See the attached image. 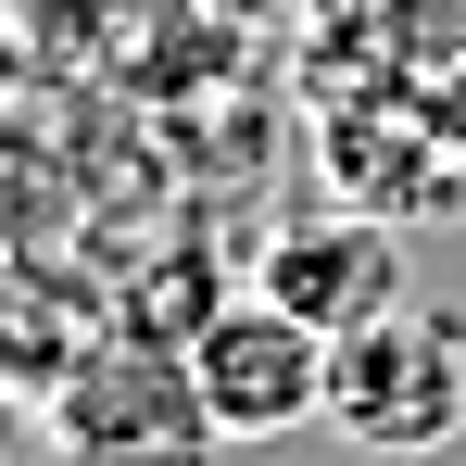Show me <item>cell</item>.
Here are the masks:
<instances>
[{
	"label": "cell",
	"instance_id": "cell-5",
	"mask_svg": "<svg viewBox=\"0 0 466 466\" xmlns=\"http://www.w3.org/2000/svg\"><path fill=\"white\" fill-rule=\"evenodd\" d=\"M328 177H340V189H366L390 228H416V215H441V202H454V164L429 152V127H340V139H328Z\"/></svg>",
	"mask_w": 466,
	"mask_h": 466
},
{
	"label": "cell",
	"instance_id": "cell-3",
	"mask_svg": "<svg viewBox=\"0 0 466 466\" xmlns=\"http://www.w3.org/2000/svg\"><path fill=\"white\" fill-rule=\"evenodd\" d=\"M189 379H202V416H215V441H278V429H303L328 416V328H303L290 303H215L189 328Z\"/></svg>",
	"mask_w": 466,
	"mask_h": 466
},
{
	"label": "cell",
	"instance_id": "cell-4",
	"mask_svg": "<svg viewBox=\"0 0 466 466\" xmlns=\"http://www.w3.org/2000/svg\"><path fill=\"white\" fill-rule=\"evenodd\" d=\"M265 303H290L303 328H379L390 303H416L403 290V228L390 215H328V228H290L265 239Z\"/></svg>",
	"mask_w": 466,
	"mask_h": 466
},
{
	"label": "cell",
	"instance_id": "cell-1",
	"mask_svg": "<svg viewBox=\"0 0 466 466\" xmlns=\"http://www.w3.org/2000/svg\"><path fill=\"white\" fill-rule=\"evenodd\" d=\"M328 429L366 466H429L466 429V328L429 303H390L379 328L328 340Z\"/></svg>",
	"mask_w": 466,
	"mask_h": 466
},
{
	"label": "cell",
	"instance_id": "cell-2",
	"mask_svg": "<svg viewBox=\"0 0 466 466\" xmlns=\"http://www.w3.org/2000/svg\"><path fill=\"white\" fill-rule=\"evenodd\" d=\"M51 416H64V466H215L202 379H189V353H152V340L76 353Z\"/></svg>",
	"mask_w": 466,
	"mask_h": 466
}]
</instances>
